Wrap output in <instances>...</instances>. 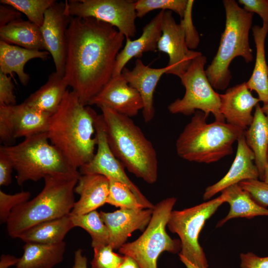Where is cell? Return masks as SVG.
<instances>
[{
  "instance_id": "7c38bea8",
  "label": "cell",
  "mask_w": 268,
  "mask_h": 268,
  "mask_svg": "<svg viewBox=\"0 0 268 268\" xmlns=\"http://www.w3.org/2000/svg\"><path fill=\"white\" fill-rule=\"evenodd\" d=\"M97 149L90 162L79 168L80 175L98 174L127 185L144 208L153 209L154 205L130 179L125 167L115 157L109 145L102 115H98L95 123Z\"/></svg>"
},
{
  "instance_id": "44dd1931",
  "label": "cell",
  "mask_w": 268,
  "mask_h": 268,
  "mask_svg": "<svg viewBox=\"0 0 268 268\" xmlns=\"http://www.w3.org/2000/svg\"><path fill=\"white\" fill-rule=\"evenodd\" d=\"M164 10H160L142 29L137 39L132 40L126 38V44L116 58L113 76L121 74L126 64L133 58L139 59L144 52L157 50L158 41L162 34V23Z\"/></svg>"
},
{
  "instance_id": "9a60e30c",
  "label": "cell",
  "mask_w": 268,
  "mask_h": 268,
  "mask_svg": "<svg viewBox=\"0 0 268 268\" xmlns=\"http://www.w3.org/2000/svg\"><path fill=\"white\" fill-rule=\"evenodd\" d=\"M71 17L67 0H56L46 11L40 27L46 51L53 58L55 71L63 76L66 62V35Z\"/></svg>"
},
{
  "instance_id": "e0dca14e",
  "label": "cell",
  "mask_w": 268,
  "mask_h": 268,
  "mask_svg": "<svg viewBox=\"0 0 268 268\" xmlns=\"http://www.w3.org/2000/svg\"><path fill=\"white\" fill-rule=\"evenodd\" d=\"M153 209L123 208L112 212L101 211L99 213L106 225L110 245L114 250L119 249L135 230L144 231L151 218Z\"/></svg>"
},
{
  "instance_id": "cb8c5ba5",
  "label": "cell",
  "mask_w": 268,
  "mask_h": 268,
  "mask_svg": "<svg viewBox=\"0 0 268 268\" xmlns=\"http://www.w3.org/2000/svg\"><path fill=\"white\" fill-rule=\"evenodd\" d=\"M67 86L64 76L55 71L49 75L44 85L23 102L37 111L52 116L58 111Z\"/></svg>"
},
{
  "instance_id": "4dcf8cb0",
  "label": "cell",
  "mask_w": 268,
  "mask_h": 268,
  "mask_svg": "<svg viewBox=\"0 0 268 268\" xmlns=\"http://www.w3.org/2000/svg\"><path fill=\"white\" fill-rule=\"evenodd\" d=\"M74 227H79L86 231L92 239L91 246L109 244L108 229L96 210L86 214L70 215Z\"/></svg>"
},
{
  "instance_id": "f907efd6",
  "label": "cell",
  "mask_w": 268,
  "mask_h": 268,
  "mask_svg": "<svg viewBox=\"0 0 268 268\" xmlns=\"http://www.w3.org/2000/svg\"><path fill=\"white\" fill-rule=\"evenodd\" d=\"M267 158H268V153H267Z\"/></svg>"
},
{
  "instance_id": "f546056e",
  "label": "cell",
  "mask_w": 268,
  "mask_h": 268,
  "mask_svg": "<svg viewBox=\"0 0 268 268\" xmlns=\"http://www.w3.org/2000/svg\"><path fill=\"white\" fill-rule=\"evenodd\" d=\"M74 226L69 214L35 225L22 233L18 238L25 243L53 244L63 241Z\"/></svg>"
},
{
  "instance_id": "52a82bcc",
  "label": "cell",
  "mask_w": 268,
  "mask_h": 268,
  "mask_svg": "<svg viewBox=\"0 0 268 268\" xmlns=\"http://www.w3.org/2000/svg\"><path fill=\"white\" fill-rule=\"evenodd\" d=\"M222 2L226 16L225 28L217 52L205 70L212 86L220 90H225L230 82L229 66L234 59L241 57L247 63L253 60L249 38L253 13L241 7L234 0Z\"/></svg>"
},
{
  "instance_id": "60d3db41",
  "label": "cell",
  "mask_w": 268,
  "mask_h": 268,
  "mask_svg": "<svg viewBox=\"0 0 268 268\" xmlns=\"http://www.w3.org/2000/svg\"><path fill=\"white\" fill-rule=\"evenodd\" d=\"M241 268H268V257H260L248 252L240 256Z\"/></svg>"
},
{
  "instance_id": "5b68a950",
  "label": "cell",
  "mask_w": 268,
  "mask_h": 268,
  "mask_svg": "<svg viewBox=\"0 0 268 268\" xmlns=\"http://www.w3.org/2000/svg\"><path fill=\"white\" fill-rule=\"evenodd\" d=\"M176 142L181 158L190 162L209 164L233 153V144L244 132L226 122L208 123L207 116L196 111Z\"/></svg>"
},
{
  "instance_id": "ab89813d",
  "label": "cell",
  "mask_w": 268,
  "mask_h": 268,
  "mask_svg": "<svg viewBox=\"0 0 268 268\" xmlns=\"http://www.w3.org/2000/svg\"><path fill=\"white\" fill-rule=\"evenodd\" d=\"M238 3L247 11L258 14L263 23L268 22V0H239Z\"/></svg>"
},
{
  "instance_id": "7dc6e473",
  "label": "cell",
  "mask_w": 268,
  "mask_h": 268,
  "mask_svg": "<svg viewBox=\"0 0 268 268\" xmlns=\"http://www.w3.org/2000/svg\"><path fill=\"white\" fill-rule=\"evenodd\" d=\"M180 260L184 264L187 268H200L195 265L191 263L189 261L186 259L182 256L179 255Z\"/></svg>"
},
{
  "instance_id": "f6af8a7d",
  "label": "cell",
  "mask_w": 268,
  "mask_h": 268,
  "mask_svg": "<svg viewBox=\"0 0 268 268\" xmlns=\"http://www.w3.org/2000/svg\"><path fill=\"white\" fill-rule=\"evenodd\" d=\"M19 258L10 255H2L0 257V268H8L16 265Z\"/></svg>"
},
{
  "instance_id": "b9f144b4",
  "label": "cell",
  "mask_w": 268,
  "mask_h": 268,
  "mask_svg": "<svg viewBox=\"0 0 268 268\" xmlns=\"http://www.w3.org/2000/svg\"><path fill=\"white\" fill-rule=\"evenodd\" d=\"M14 169L10 160L0 153V186H7L11 182V174Z\"/></svg>"
},
{
  "instance_id": "4fadbf2b",
  "label": "cell",
  "mask_w": 268,
  "mask_h": 268,
  "mask_svg": "<svg viewBox=\"0 0 268 268\" xmlns=\"http://www.w3.org/2000/svg\"><path fill=\"white\" fill-rule=\"evenodd\" d=\"M51 116L41 112L24 102L0 105V139L5 145L17 138L47 132Z\"/></svg>"
},
{
  "instance_id": "30bf717a",
  "label": "cell",
  "mask_w": 268,
  "mask_h": 268,
  "mask_svg": "<svg viewBox=\"0 0 268 268\" xmlns=\"http://www.w3.org/2000/svg\"><path fill=\"white\" fill-rule=\"evenodd\" d=\"M225 202L224 195L195 206L172 210L167 226L180 239V255L200 268H208L206 258L199 242L200 232L206 221Z\"/></svg>"
},
{
  "instance_id": "7bdbcfd3",
  "label": "cell",
  "mask_w": 268,
  "mask_h": 268,
  "mask_svg": "<svg viewBox=\"0 0 268 268\" xmlns=\"http://www.w3.org/2000/svg\"><path fill=\"white\" fill-rule=\"evenodd\" d=\"M21 17V13L13 7L3 4L0 5V28Z\"/></svg>"
},
{
  "instance_id": "83f0119b",
  "label": "cell",
  "mask_w": 268,
  "mask_h": 268,
  "mask_svg": "<svg viewBox=\"0 0 268 268\" xmlns=\"http://www.w3.org/2000/svg\"><path fill=\"white\" fill-rule=\"evenodd\" d=\"M0 39L26 49L46 51L40 27L21 18L0 28Z\"/></svg>"
},
{
  "instance_id": "603a6c76",
  "label": "cell",
  "mask_w": 268,
  "mask_h": 268,
  "mask_svg": "<svg viewBox=\"0 0 268 268\" xmlns=\"http://www.w3.org/2000/svg\"><path fill=\"white\" fill-rule=\"evenodd\" d=\"M49 55L45 50L28 49L0 40V71L6 75L16 73L20 83L26 86L30 76L24 71L25 64L34 59L46 60Z\"/></svg>"
},
{
  "instance_id": "484cf974",
  "label": "cell",
  "mask_w": 268,
  "mask_h": 268,
  "mask_svg": "<svg viewBox=\"0 0 268 268\" xmlns=\"http://www.w3.org/2000/svg\"><path fill=\"white\" fill-rule=\"evenodd\" d=\"M253 117L251 124L244 131V134L247 145L254 154L259 178L262 181L265 167L268 163V117L259 104L255 107Z\"/></svg>"
},
{
  "instance_id": "1f68e13d",
  "label": "cell",
  "mask_w": 268,
  "mask_h": 268,
  "mask_svg": "<svg viewBox=\"0 0 268 268\" xmlns=\"http://www.w3.org/2000/svg\"><path fill=\"white\" fill-rule=\"evenodd\" d=\"M55 0H0L1 4L10 5L24 14L30 22L41 27L45 13Z\"/></svg>"
},
{
  "instance_id": "3957f363",
  "label": "cell",
  "mask_w": 268,
  "mask_h": 268,
  "mask_svg": "<svg viewBox=\"0 0 268 268\" xmlns=\"http://www.w3.org/2000/svg\"><path fill=\"white\" fill-rule=\"evenodd\" d=\"M102 111L109 145L125 168L145 182L158 178V161L149 140L131 118L106 107Z\"/></svg>"
},
{
  "instance_id": "f35d334b",
  "label": "cell",
  "mask_w": 268,
  "mask_h": 268,
  "mask_svg": "<svg viewBox=\"0 0 268 268\" xmlns=\"http://www.w3.org/2000/svg\"><path fill=\"white\" fill-rule=\"evenodd\" d=\"M11 78L0 71V105L16 104Z\"/></svg>"
},
{
  "instance_id": "ee69618b",
  "label": "cell",
  "mask_w": 268,
  "mask_h": 268,
  "mask_svg": "<svg viewBox=\"0 0 268 268\" xmlns=\"http://www.w3.org/2000/svg\"><path fill=\"white\" fill-rule=\"evenodd\" d=\"M72 268H87V259L83 255L82 250L79 249L74 253V263Z\"/></svg>"
},
{
  "instance_id": "d590c367",
  "label": "cell",
  "mask_w": 268,
  "mask_h": 268,
  "mask_svg": "<svg viewBox=\"0 0 268 268\" xmlns=\"http://www.w3.org/2000/svg\"><path fill=\"white\" fill-rule=\"evenodd\" d=\"M31 194L28 191H22L14 194H8L0 190V222L6 223L8 217L16 206L29 200Z\"/></svg>"
},
{
  "instance_id": "9c48e42d",
  "label": "cell",
  "mask_w": 268,
  "mask_h": 268,
  "mask_svg": "<svg viewBox=\"0 0 268 268\" xmlns=\"http://www.w3.org/2000/svg\"><path fill=\"white\" fill-rule=\"evenodd\" d=\"M206 63V57L202 54L192 61L180 78L185 88V94L170 104L168 110L172 114L185 115L201 111L207 116L211 113L215 121L225 122L220 111V94L214 90L205 73Z\"/></svg>"
},
{
  "instance_id": "d6a6232c",
  "label": "cell",
  "mask_w": 268,
  "mask_h": 268,
  "mask_svg": "<svg viewBox=\"0 0 268 268\" xmlns=\"http://www.w3.org/2000/svg\"><path fill=\"white\" fill-rule=\"evenodd\" d=\"M109 180V193L106 203L120 208H143L127 185L113 179Z\"/></svg>"
},
{
  "instance_id": "4316f807",
  "label": "cell",
  "mask_w": 268,
  "mask_h": 268,
  "mask_svg": "<svg viewBox=\"0 0 268 268\" xmlns=\"http://www.w3.org/2000/svg\"><path fill=\"white\" fill-rule=\"evenodd\" d=\"M66 247L64 241L53 244L25 243L16 268H53L63 261Z\"/></svg>"
},
{
  "instance_id": "8fae6325",
  "label": "cell",
  "mask_w": 268,
  "mask_h": 268,
  "mask_svg": "<svg viewBox=\"0 0 268 268\" xmlns=\"http://www.w3.org/2000/svg\"><path fill=\"white\" fill-rule=\"evenodd\" d=\"M71 17H91L111 25L125 38L135 35V1L131 0H67Z\"/></svg>"
},
{
  "instance_id": "277c9868",
  "label": "cell",
  "mask_w": 268,
  "mask_h": 268,
  "mask_svg": "<svg viewBox=\"0 0 268 268\" xmlns=\"http://www.w3.org/2000/svg\"><path fill=\"white\" fill-rule=\"evenodd\" d=\"M79 177L47 176L44 186L34 198L11 211L6 221L8 235L18 238L29 228L68 215L74 203V188Z\"/></svg>"
},
{
  "instance_id": "d6986e66",
  "label": "cell",
  "mask_w": 268,
  "mask_h": 268,
  "mask_svg": "<svg viewBox=\"0 0 268 268\" xmlns=\"http://www.w3.org/2000/svg\"><path fill=\"white\" fill-rule=\"evenodd\" d=\"M169 69L167 66L162 68H152L137 59L132 69L125 67L122 71L121 74L129 84L138 91L142 98V114L145 123L151 122L154 117V91L161 76L166 74Z\"/></svg>"
},
{
  "instance_id": "681fc988",
  "label": "cell",
  "mask_w": 268,
  "mask_h": 268,
  "mask_svg": "<svg viewBox=\"0 0 268 268\" xmlns=\"http://www.w3.org/2000/svg\"><path fill=\"white\" fill-rule=\"evenodd\" d=\"M262 109L264 114L268 117V102L263 104Z\"/></svg>"
},
{
  "instance_id": "8d00e7d4",
  "label": "cell",
  "mask_w": 268,
  "mask_h": 268,
  "mask_svg": "<svg viewBox=\"0 0 268 268\" xmlns=\"http://www.w3.org/2000/svg\"><path fill=\"white\" fill-rule=\"evenodd\" d=\"M238 184L258 204L265 208L268 206V184L253 179L243 181Z\"/></svg>"
},
{
  "instance_id": "ba28073f",
  "label": "cell",
  "mask_w": 268,
  "mask_h": 268,
  "mask_svg": "<svg viewBox=\"0 0 268 268\" xmlns=\"http://www.w3.org/2000/svg\"><path fill=\"white\" fill-rule=\"evenodd\" d=\"M176 201L175 197L168 198L154 205L151 218L143 233L135 240L125 243L119 253L134 258L141 268H157V260L162 252L175 254L181 250V242L172 239L166 230Z\"/></svg>"
},
{
  "instance_id": "6da1fadb",
  "label": "cell",
  "mask_w": 268,
  "mask_h": 268,
  "mask_svg": "<svg viewBox=\"0 0 268 268\" xmlns=\"http://www.w3.org/2000/svg\"><path fill=\"white\" fill-rule=\"evenodd\" d=\"M125 38L107 23L91 17H71L64 79L82 105H88L113 76Z\"/></svg>"
},
{
  "instance_id": "ac0fdd59",
  "label": "cell",
  "mask_w": 268,
  "mask_h": 268,
  "mask_svg": "<svg viewBox=\"0 0 268 268\" xmlns=\"http://www.w3.org/2000/svg\"><path fill=\"white\" fill-rule=\"evenodd\" d=\"M220 97V111L225 122L246 131L253 121L252 112L260 101L259 99L252 95L246 82L227 89Z\"/></svg>"
},
{
  "instance_id": "836d02e7",
  "label": "cell",
  "mask_w": 268,
  "mask_h": 268,
  "mask_svg": "<svg viewBox=\"0 0 268 268\" xmlns=\"http://www.w3.org/2000/svg\"><path fill=\"white\" fill-rule=\"evenodd\" d=\"M188 0H138L135 1L137 17L142 18L149 12L156 9L173 11L182 19Z\"/></svg>"
},
{
  "instance_id": "7a4b0ae2",
  "label": "cell",
  "mask_w": 268,
  "mask_h": 268,
  "mask_svg": "<svg viewBox=\"0 0 268 268\" xmlns=\"http://www.w3.org/2000/svg\"><path fill=\"white\" fill-rule=\"evenodd\" d=\"M97 115L68 89L58 111L50 118L47 133L50 142L77 169L90 162L95 153Z\"/></svg>"
},
{
  "instance_id": "7402d4cb",
  "label": "cell",
  "mask_w": 268,
  "mask_h": 268,
  "mask_svg": "<svg viewBox=\"0 0 268 268\" xmlns=\"http://www.w3.org/2000/svg\"><path fill=\"white\" fill-rule=\"evenodd\" d=\"M74 192L80 198L75 201L69 215L87 213L106 203L109 193V180L98 174L81 175Z\"/></svg>"
},
{
  "instance_id": "c3c4849f",
  "label": "cell",
  "mask_w": 268,
  "mask_h": 268,
  "mask_svg": "<svg viewBox=\"0 0 268 268\" xmlns=\"http://www.w3.org/2000/svg\"><path fill=\"white\" fill-rule=\"evenodd\" d=\"M262 181L268 184V163L265 167Z\"/></svg>"
},
{
  "instance_id": "ffe728a7",
  "label": "cell",
  "mask_w": 268,
  "mask_h": 268,
  "mask_svg": "<svg viewBox=\"0 0 268 268\" xmlns=\"http://www.w3.org/2000/svg\"><path fill=\"white\" fill-rule=\"evenodd\" d=\"M237 142L236 155L229 171L219 181L205 189L203 195L204 200L210 199L232 185L259 178L254 154L247 145L244 134L239 137Z\"/></svg>"
},
{
  "instance_id": "5bb4252c",
  "label": "cell",
  "mask_w": 268,
  "mask_h": 268,
  "mask_svg": "<svg viewBox=\"0 0 268 268\" xmlns=\"http://www.w3.org/2000/svg\"><path fill=\"white\" fill-rule=\"evenodd\" d=\"M171 11H164L162 34L157 44L158 50L167 54L169 69L166 74H173L179 78L186 72L192 61L201 53L189 49L185 37L184 28L177 24Z\"/></svg>"
},
{
  "instance_id": "d4e9b609",
  "label": "cell",
  "mask_w": 268,
  "mask_h": 268,
  "mask_svg": "<svg viewBox=\"0 0 268 268\" xmlns=\"http://www.w3.org/2000/svg\"><path fill=\"white\" fill-rule=\"evenodd\" d=\"M252 30L256 49V60L252 74L246 83L251 91H256L260 101L265 104L268 102V65L265 55L268 22L263 23L262 26L256 25Z\"/></svg>"
},
{
  "instance_id": "2e32d148",
  "label": "cell",
  "mask_w": 268,
  "mask_h": 268,
  "mask_svg": "<svg viewBox=\"0 0 268 268\" xmlns=\"http://www.w3.org/2000/svg\"><path fill=\"white\" fill-rule=\"evenodd\" d=\"M88 105L106 107L130 118L142 110V98L122 74L113 76Z\"/></svg>"
},
{
  "instance_id": "f1b7e54d",
  "label": "cell",
  "mask_w": 268,
  "mask_h": 268,
  "mask_svg": "<svg viewBox=\"0 0 268 268\" xmlns=\"http://www.w3.org/2000/svg\"><path fill=\"white\" fill-rule=\"evenodd\" d=\"M221 192L224 196L225 202L229 203L230 209L227 215L217 223L216 227L221 226L232 218H252L256 216L268 215V209L258 204L238 184Z\"/></svg>"
},
{
  "instance_id": "e575fe53",
  "label": "cell",
  "mask_w": 268,
  "mask_h": 268,
  "mask_svg": "<svg viewBox=\"0 0 268 268\" xmlns=\"http://www.w3.org/2000/svg\"><path fill=\"white\" fill-rule=\"evenodd\" d=\"M93 249L91 268H117L124 260V256L115 253L109 244L97 246Z\"/></svg>"
},
{
  "instance_id": "bcb514c9",
  "label": "cell",
  "mask_w": 268,
  "mask_h": 268,
  "mask_svg": "<svg viewBox=\"0 0 268 268\" xmlns=\"http://www.w3.org/2000/svg\"><path fill=\"white\" fill-rule=\"evenodd\" d=\"M117 268H141L137 261L132 257L124 255V260Z\"/></svg>"
},
{
  "instance_id": "74e56055",
  "label": "cell",
  "mask_w": 268,
  "mask_h": 268,
  "mask_svg": "<svg viewBox=\"0 0 268 268\" xmlns=\"http://www.w3.org/2000/svg\"><path fill=\"white\" fill-rule=\"evenodd\" d=\"M194 2L193 0H188L184 15L180 21L184 28L186 44L189 49L192 50L198 46L200 42L198 33L192 21V12Z\"/></svg>"
},
{
  "instance_id": "8992f818",
  "label": "cell",
  "mask_w": 268,
  "mask_h": 268,
  "mask_svg": "<svg viewBox=\"0 0 268 268\" xmlns=\"http://www.w3.org/2000/svg\"><path fill=\"white\" fill-rule=\"evenodd\" d=\"M0 153L12 162L19 186L28 181H37L47 176L81 175L50 142L47 132L25 138L16 145H1Z\"/></svg>"
}]
</instances>
